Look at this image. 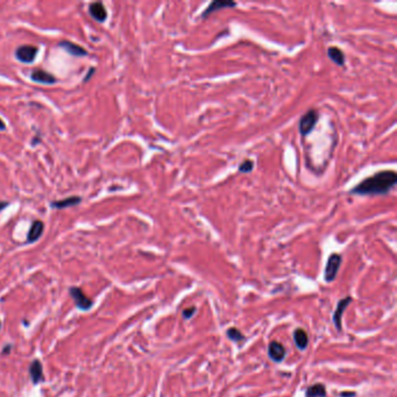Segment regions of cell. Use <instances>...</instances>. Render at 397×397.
Segmentation results:
<instances>
[{
    "label": "cell",
    "mask_w": 397,
    "mask_h": 397,
    "mask_svg": "<svg viewBox=\"0 0 397 397\" xmlns=\"http://www.w3.org/2000/svg\"><path fill=\"white\" fill-rule=\"evenodd\" d=\"M70 292H71V296H72L73 301H75V304L77 305V308L82 309V310H88L91 308V305H92L91 299H89L88 297H86L84 293L82 292L81 289L72 288Z\"/></svg>",
    "instance_id": "8fae6325"
},
{
    "label": "cell",
    "mask_w": 397,
    "mask_h": 397,
    "mask_svg": "<svg viewBox=\"0 0 397 397\" xmlns=\"http://www.w3.org/2000/svg\"><path fill=\"white\" fill-rule=\"evenodd\" d=\"M39 53L38 47L33 46V45H22L19 46L18 48L15 49V58L18 61L22 63H27V64H31L35 61L36 55Z\"/></svg>",
    "instance_id": "277c9868"
},
{
    "label": "cell",
    "mask_w": 397,
    "mask_h": 397,
    "mask_svg": "<svg viewBox=\"0 0 397 397\" xmlns=\"http://www.w3.org/2000/svg\"><path fill=\"white\" fill-rule=\"evenodd\" d=\"M253 168H254V162L252 161V160L247 159V160H243V161L240 163L239 166V171L242 172V173H248L251 172Z\"/></svg>",
    "instance_id": "d6986e66"
},
{
    "label": "cell",
    "mask_w": 397,
    "mask_h": 397,
    "mask_svg": "<svg viewBox=\"0 0 397 397\" xmlns=\"http://www.w3.org/2000/svg\"><path fill=\"white\" fill-rule=\"evenodd\" d=\"M268 355L274 362H282L285 358L284 346L279 341H272L268 346Z\"/></svg>",
    "instance_id": "ba28073f"
},
{
    "label": "cell",
    "mask_w": 397,
    "mask_h": 397,
    "mask_svg": "<svg viewBox=\"0 0 397 397\" xmlns=\"http://www.w3.org/2000/svg\"><path fill=\"white\" fill-rule=\"evenodd\" d=\"M5 129H6V125H5L4 120H2V119H0V132L5 131Z\"/></svg>",
    "instance_id": "cb8c5ba5"
},
{
    "label": "cell",
    "mask_w": 397,
    "mask_h": 397,
    "mask_svg": "<svg viewBox=\"0 0 397 397\" xmlns=\"http://www.w3.org/2000/svg\"><path fill=\"white\" fill-rule=\"evenodd\" d=\"M59 48H62L63 51H65L68 54L76 56V57H83V56L88 55V51H85L83 47L79 45H76L71 41H68V40H63L58 43Z\"/></svg>",
    "instance_id": "52a82bcc"
},
{
    "label": "cell",
    "mask_w": 397,
    "mask_h": 397,
    "mask_svg": "<svg viewBox=\"0 0 397 397\" xmlns=\"http://www.w3.org/2000/svg\"><path fill=\"white\" fill-rule=\"evenodd\" d=\"M9 205V203L8 202H6V201H2V202H0V212L2 211V210L4 209H6L7 208V206Z\"/></svg>",
    "instance_id": "603a6c76"
},
{
    "label": "cell",
    "mask_w": 397,
    "mask_h": 397,
    "mask_svg": "<svg viewBox=\"0 0 397 397\" xmlns=\"http://www.w3.org/2000/svg\"><path fill=\"white\" fill-rule=\"evenodd\" d=\"M328 56L337 65H345V54L338 47H330L328 49Z\"/></svg>",
    "instance_id": "9a60e30c"
},
{
    "label": "cell",
    "mask_w": 397,
    "mask_h": 397,
    "mask_svg": "<svg viewBox=\"0 0 397 397\" xmlns=\"http://www.w3.org/2000/svg\"><path fill=\"white\" fill-rule=\"evenodd\" d=\"M235 6H236V2H234V1H220V0H215V1H212L211 4H209L208 7L204 9V12L202 13V18L205 19V18H208L209 15H211L212 13L222 11L223 8H232V7H235Z\"/></svg>",
    "instance_id": "9c48e42d"
},
{
    "label": "cell",
    "mask_w": 397,
    "mask_h": 397,
    "mask_svg": "<svg viewBox=\"0 0 397 397\" xmlns=\"http://www.w3.org/2000/svg\"><path fill=\"white\" fill-rule=\"evenodd\" d=\"M196 306H191V308H188V309H184L182 312V316L184 319H190L191 317L195 315L196 312Z\"/></svg>",
    "instance_id": "ffe728a7"
},
{
    "label": "cell",
    "mask_w": 397,
    "mask_h": 397,
    "mask_svg": "<svg viewBox=\"0 0 397 397\" xmlns=\"http://www.w3.org/2000/svg\"><path fill=\"white\" fill-rule=\"evenodd\" d=\"M396 183L397 173L395 170H382L363 179L349 192L358 196L388 195L396 185Z\"/></svg>",
    "instance_id": "6da1fadb"
},
{
    "label": "cell",
    "mask_w": 397,
    "mask_h": 397,
    "mask_svg": "<svg viewBox=\"0 0 397 397\" xmlns=\"http://www.w3.org/2000/svg\"><path fill=\"white\" fill-rule=\"evenodd\" d=\"M82 202V198L78 196H70L68 198L61 199V201H53L51 202V208L53 209H66V208H72V206L78 205L79 203Z\"/></svg>",
    "instance_id": "4fadbf2b"
},
{
    "label": "cell",
    "mask_w": 397,
    "mask_h": 397,
    "mask_svg": "<svg viewBox=\"0 0 397 397\" xmlns=\"http://www.w3.org/2000/svg\"><path fill=\"white\" fill-rule=\"evenodd\" d=\"M29 370H31V376H32L33 381H34L35 383H38V382L41 381V380H42V365H41V362L38 361V360H35V361L31 365V368H29Z\"/></svg>",
    "instance_id": "e0dca14e"
},
{
    "label": "cell",
    "mask_w": 397,
    "mask_h": 397,
    "mask_svg": "<svg viewBox=\"0 0 397 397\" xmlns=\"http://www.w3.org/2000/svg\"><path fill=\"white\" fill-rule=\"evenodd\" d=\"M95 71H96V69L95 68H90V70H89V72H88V76H86V77L83 79V82H88L90 78L92 77V75L93 73H95Z\"/></svg>",
    "instance_id": "7402d4cb"
},
{
    "label": "cell",
    "mask_w": 397,
    "mask_h": 397,
    "mask_svg": "<svg viewBox=\"0 0 397 397\" xmlns=\"http://www.w3.org/2000/svg\"><path fill=\"white\" fill-rule=\"evenodd\" d=\"M89 13L98 22H105L106 19H108V9L102 2H92V4H90Z\"/></svg>",
    "instance_id": "30bf717a"
},
{
    "label": "cell",
    "mask_w": 397,
    "mask_h": 397,
    "mask_svg": "<svg viewBox=\"0 0 397 397\" xmlns=\"http://www.w3.org/2000/svg\"><path fill=\"white\" fill-rule=\"evenodd\" d=\"M306 397H326V387L323 383H315L308 387L305 392Z\"/></svg>",
    "instance_id": "2e32d148"
},
{
    "label": "cell",
    "mask_w": 397,
    "mask_h": 397,
    "mask_svg": "<svg viewBox=\"0 0 397 397\" xmlns=\"http://www.w3.org/2000/svg\"><path fill=\"white\" fill-rule=\"evenodd\" d=\"M356 393L355 392H342L340 393V397H355Z\"/></svg>",
    "instance_id": "44dd1931"
},
{
    "label": "cell",
    "mask_w": 397,
    "mask_h": 397,
    "mask_svg": "<svg viewBox=\"0 0 397 397\" xmlns=\"http://www.w3.org/2000/svg\"><path fill=\"white\" fill-rule=\"evenodd\" d=\"M226 335H227V337L232 340V341H235V342L243 341V340H246V337L242 335L241 331L235 328H229L227 331H226Z\"/></svg>",
    "instance_id": "ac0fdd59"
},
{
    "label": "cell",
    "mask_w": 397,
    "mask_h": 397,
    "mask_svg": "<svg viewBox=\"0 0 397 397\" xmlns=\"http://www.w3.org/2000/svg\"><path fill=\"white\" fill-rule=\"evenodd\" d=\"M352 297H346V298L343 299H340L338 302V305H337V309L335 313H333V317H332V320H333V324H335L336 329L338 330L339 332L342 331V316H343V312L346 311V309L348 308L349 304L352 303Z\"/></svg>",
    "instance_id": "5b68a950"
},
{
    "label": "cell",
    "mask_w": 397,
    "mask_h": 397,
    "mask_svg": "<svg viewBox=\"0 0 397 397\" xmlns=\"http://www.w3.org/2000/svg\"><path fill=\"white\" fill-rule=\"evenodd\" d=\"M318 120H319L318 111H316V110H309V111L306 112L304 115H302V118L299 119L298 123L299 133L304 136L309 135L310 133H312L313 128L316 127Z\"/></svg>",
    "instance_id": "7a4b0ae2"
},
{
    "label": "cell",
    "mask_w": 397,
    "mask_h": 397,
    "mask_svg": "<svg viewBox=\"0 0 397 397\" xmlns=\"http://www.w3.org/2000/svg\"><path fill=\"white\" fill-rule=\"evenodd\" d=\"M31 79L33 82L45 85H52L57 82V79H56V77L53 75V73L46 71V70L43 69L33 70L31 73Z\"/></svg>",
    "instance_id": "8992f818"
},
{
    "label": "cell",
    "mask_w": 397,
    "mask_h": 397,
    "mask_svg": "<svg viewBox=\"0 0 397 397\" xmlns=\"http://www.w3.org/2000/svg\"><path fill=\"white\" fill-rule=\"evenodd\" d=\"M45 231V225H43V222L41 220H34L32 223L31 227H29V231L27 233V242H35L36 240H39L41 238L42 233Z\"/></svg>",
    "instance_id": "7c38bea8"
},
{
    "label": "cell",
    "mask_w": 397,
    "mask_h": 397,
    "mask_svg": "<svg viewBox=\"0 0 397 397\" xmlns=\"http://www.w3.org/2000/svg\"><path fill=\"white\" fill-rule=\"evenodd\" d=\"M341 262H342V256L338 254V253H333V254L329 256L324 272V278L326 282L335 281L337 274H338L340 269V266H341Z\"/></svg>",
    "instance_id": "3957f363"
},
{
    "label": "cell",
    "mask_w": 397,
    "mask_h": 397,
    "mask_svg": "<svg viewBox=\"0 0 397 397\" xmlns=\"http://www.w3.org/2000/svg\"><path fill=\"white\" fill-rule=\"evenodd\" d=\"M293 341H295L297 348L304 351L309 345V337L305 330L303 329H296L293 332Z\"/></svg>",
    "instance_id": "5bb4252c"
}]
</instances>
